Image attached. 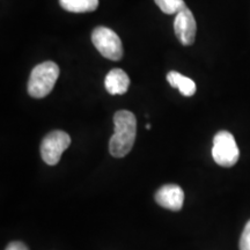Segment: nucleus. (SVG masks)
<instances>
[{
  "label": "nucleus",
  "instance_id": "obj_1",
  "mask_svg": "<svg viewBox=\"0 0 250 250\" xmlns=\"http://www.w3.org/2000/svg\"><path fill=\"white\" fill-rule=\"evenodd\" d=\"M115 130L109 142V152L115 158H123L132 149L137 134L136 116L129 110H120L114 116Z\"/></svg>",
  "mask_w": 250,
  "mask_h": 250
},
{
  "label": "nucleus",
  "instance_id": "obj_2",
  "mask_svg": "<svg viewBox=\"0 0 250 250\" xmlns=\"http://www.w3.org/2000/svg\"><path fill=\"white\" fill-rule=\"evenodd\" d=\"M59 77V67L54 62H44L31 71L28 81V93L31 98H45L54 89Z\"/></svg>",
  "mask_w": 250,
  "mask_h": 250
},
{
  "label": "nucleus",
  "instance_id": "obj_3",
  "mask_svg": "<svg viewBox=\"0 0 250 250\" xmlns=\"http://www.w3.org/2000/svg\"><path fill=\"white\" fill-rule=\"evenodd\" d=\"M212 156L221 167H233L239 160L240 151L234 136L228 131H219L213 138Z\"/></svg>",
  "mask_w": 250,
  "mask_h": 250
},
{
  "label": "nucleus",
  "instance_id": "obj_4",
  "mask_svg": "<svg viewBox=\"0 0 250 250\" xmlns=\"http://www.w3.org/2000/svg\"><path fill=\"white\" fill-rule=\"evenodd\" d=\"M92 42L103 57L120 61L123 57V45L120 36L107 27H96L92 33Z\"/></svg>",
  "mask_w": 250,
  "mask_h": 250
},
{
  "label": "nucleus",
  "instance_id": "obj_5",
  "mask_svg": "<svg viewBox=\"0 0 250 250\" xmlns=\"http://www.w3.org/2000/svg\"><path fill=\"white\" fill-rule=\"evenodd\" d=\"M70 144L71 137L64 131L57 130L48 133L41 143V155L43 161L49 166L57 165Z\"/></svg>",
  "mask_w": 250,
  "mask_h": 250
},
{
  "label": "nucleus",
  "instance_id": "obj_6",
  "mask_svg": "<svg viewBox=\"0 0 250 250\" xmlns=\"http://www.w3.org/2000/svg\"><path fill=\"white\" fill-rule=\"evenodd\" d=\"M174 31L177 40L183 45H192L196 39L197 23L192 12L188 7L176 14L174 21Z\"/></svg>",
  "mask_w": 250,
  "mask_h": 250
},
{
  "label": "nucleus",
  "instance_id": "obj_7",
  "mask_svg": "<svg viewBox=\"0 0 250 250\" xmlns=\"http://www.w3.org/2000/svg\"><path fill=\"white\" fill-rule=\"evenodd\" d=\"M155 201L167 210L180 211L183 206L184 192L177 184H166L155 192Z\"/></svg>",
  "mask_w": 250,
  "mask_h": 250
},
{
  "label": "nucleus",
  "instance_id": "obj_8",
  "mask_svg": "<svg viewBox=\"0 0 250 250\" xmlns=\"http://www.w3.org/2000/svg\"><path fill=\"white\" fill-rule=\"evenodd\" d=\"M104 86L107 92L111 95H122L129 89L130 78L121 68H114L105 77Z\"/></svg>",
  "mask_w": 250,
  "mask_h": 250
},
{
  "label": "nucleus",
  "instance_id": "obj_9",
  "mask_svg": "<svg viewBox=\"0 0 250 250\" xmlns=\"http://www.w3.org/2000/svg\"><path fill=\"white\" fill-rule=\"evenodd\" d=\"M167 81L174 88H177L184 96H192L196 93L195 81L176 71H170L167 74Z\"/></svg>",
  "mask_w": 250,
  "mask_h": 250
},
{
  "label": "nucleus",
  "instance_id": "obj_10",
  "mask_svg": "<svg viewBox=\"0 0 250 250\" xmlns=\"http://www.w3.org/2000/svg\"><path fill=\"white\" fill-rule=\"evenodd\" d=\"M65 11L72 13H87L98 8L99 0H59Z\"/></svg>",
  "mask_w": 250,
  "mask_h": 250
},
{
  "label": "nucleus",
  "instance_id": "obj_11",
  "mask_svg": "<svg viewBox=\"0 0 250 250\" xmlns=\"http://www.w3.org/2000/svg\"><path fill=\"white\" fill-rule=\"evenodd\" d=\"M158 7L164 12L165 14H177L187 7L184 0H154Z\"/></svg>",
  "mask_w": 250,
  "mask_h": 250
},
{
  "label": "nucleus",
  "instance_id": "obj_12",
  "mask_svg": "<svg viewBox=\"0 0 250 250\" xmlns=\"http://www.w3.org/2000/svg\"><path fill=\"white\" fill-rule=\"evenodd\" d=\"M240 250H250V220L247 223L240 239Z\"/></svg>",
  "mask_w": 250,
  "mask_h": 250
},
{
  "label": "nucleus",
  "instance_id": "obj_13",
  "mask_svg": "<svg viewBox=\"0 0 250 250\" xmlns=\"http://www.w3.org/2000/svg\"><path fill=\"white\" fill-rule=\"evenodd\" d=\"M6 250H28V248L24 243L14 241V242L9 243V245L7 246V248H6Z\"/></svg>",
  "mask_w": 250,
  "mask_h": 250
},
{
  "label": "nucleus",
  "instance_id": "obj_14",
  "mask_svg": "<svg viewBox=\"0 0 250 250\" xmlns=\"http://www.w3.org/2000/svg\"><path fill=\"white\" fill-rule=\"evenodd\" d=\"M146 129H147V130H149V129H151V125H149V124H147V125H146Z\"/></svg>",
  "mask_w": 250,
  "mask_h": 250
}]
</instances>
